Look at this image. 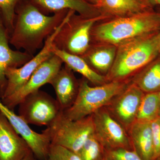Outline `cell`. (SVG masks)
I'll return each mask as SVG.
<instances>
[{"mask_svg": "<svg viewBox=\"0 0 160 160\" xmlns=\"http://www.w3.org/2000/svg\"><path fill=\"white\" fill-rule=\"evenodd\" d=\"M69 10L47 16L31 1L16 9L14 26L9 42L16 49L33 55L64 19Z\"/></svg>", "mask_w": 160, "mask_h": 160, "instance_id": "6da1fadb", "label": "cell"}, {"mask_svg": "<svg viewBox=\"0 0 160 160\" xmlns=\"http://www.w3.org/2000/svg\"><path fill=\"white\" fill-rule=\"evenodd\" d=\"M160 11L155 10L126 17L98 22L91 32V44L117 46L159 31Z\"/></svg>", "mask_w": 160, "mask_h": 160, "instance_id": "7a4b0ae2", "label": "cell"}, {"mask_svg": "<svg viewBox=\"0 0 160 160\" xmlns=\"http://www.w3.org/2000/svg\"><path fill=\"white\" fill-rule=\"evenodd\" d=\"M160 54L159 31L138 38L117 46L108 82L129 80Z\"/></svg>", "mask_w": 160, "mask_h": 160, "instance_id": "3957f363", "label": "cell"}, {"mask_svg": "<svg viewBox=\"0 0 160 160\" xmlns=\"http://www.w3.org/2000/svg\"><path fill=\"white\" fill-rule=\"evenodd\" d=\"M78 92L74 102L62 111L65 117L72 120L81 119L91 115L109 105L115 97L131 83V80L109 82L102 85L91 86L84 78L79 82Z\"/></svg>", "mask_w": 160, "mask_h": 160, "instance_id": "277c9868", "label": "cell"}, {"mask_svg": "<svg viewBox=\"0 0 160 160\" xmlns=\"http://www.w3.org/2000/svg\"><path fill=\"white\" fill-rule=\"evenodd\" d=\"M70 16L62 26L53 41L58 49L82 56L91 46V32L98 23L108 19L104 16L87 18L74 14Z\"/></svg>", "mask_w": 160, "mask_h": 160, "instance_id": "5b68a950", "label": "cell"}, {"mask_svg": "<svg viewBox=\"0 0 160 160\" xmlns=\"http://www.w3.org/2000/svg\"><path fill=\"white\" fill-rule=\"evenodd\" d=\"M42 131L49 136L51 144L62 146L78 154L86 140L94 133L92 116L72 120L65 117L62 111Z\"/></svg>", "mask_w": 160, "mask_h": 160, "instance_id": "8992f818", "label": "cell"}, {"mask_svg": "<svg viewBox=\"0 0 160 160\" xmlns=\"http://www.w3.org/2000/svg\"><path fill=\"white\" fill-rule=\"evenodd\" d=\"M18 106L20 116L38 126H49L62 112L57 100L40 90L28 95Z\"/></svg>", "mask_w": 160, "mask_h": 160, "instance_id": "52a82bcc", "label": "cell"}, {"mask_svg": "<svg viewBox=\"0 0 160 160\" xmlns=\"http://www.w3.org/2000/svg\"><path fill=\"white\" fill-rule=\"evenodd\" d=\"M74 12L69 10L61 24L46 38L39 52L26 64L19 68H9L6 72L7 86L2 98L8 97L19 90L29 79L32 73L46 60L54 54L52 46L55 38L66 21Z\"/></svg>", "mask_w": 160, "mask_h": 160, "instance_id": "ba28073f", "label": "cell"}, {"mask_svg": "<svg viewBox=\"0 0 160 160\" xmlns=\"http://www.w3.org/2000/svg\"><path fill=\"white\" fill-rule=\"evenodd\" d=\"M94 134L105 150L124 148L132 149L129 134L106 107L92 114Z\"/></svg>", "mask_w": 160, "mask_h": 160, "instance_id": "9c48e42d", "label": "cell"}, {"mask_svg": "<svg viewBox=\"0 0 160 160\" xmlns=\"http://www.w3.org/2000/svg\"><path fill=\"white\" fill-rule=\"evenodd\" d=\"M63 64L62 59L54 53L38 67L19 90L1 99L2 102L9 109L13 110L28 95L39 90L45 84H49Z\"/></svg>", "mask_w": 160, "mask_h": 160, "instance_id": "30bf717a", "label": "cell"}, {"mask_svg": "<svg viewBox=\"0 0 160 160\" xmlns=\"http://www.w3.org/2000/svg\"><path fill=\"white\" fill-rule=\"evenodd\" d=\"M145 93L131 82L125 90L112 100L106 108L112 115L128 130L136 120L138 110Z\"/></svg>", "mask_w": 160, "mask_h": 160, "instance_id": "8fae6325", "label": "cell"}, {"mask_svg": "<svg viewBox=\"0 0 160 160\" xmlns=\"http://www.w3.org/2000/svg\"><path fill=\"white\" fill-rule=\"evenodd\" d=\"M0 110L8 119L17 132L26 141L32 152L38 160H47L51 143L45 132L38 133L30 128L25 120L6 107L0 100Z\"/></svg>", "mask_w": 160, "mask_h": 160, "instance_id": "7c38bea8", "label": "cell"}, {"mask_svg": "<svg viewBox=\"0 0 160 160\" xmlns=\"http://www.w3.org/2000/svg\"><path fill=\"white\" fill-rule=\"evenodd\" d=\"M32 152L0 110V160H22Z\"/></svg>", "mask_w": 160, "mask_h": 160, "instance_id": "4fadbf2b", "label": "cell"}, {"mask_svg": "<svg viewBox=\"0 0 160 160\" xmlns=\"http://www.w3.org/2000/svg\"><path fill=\"white\" fill-rule=\"evenodd\" d=\"M9 34L0 15V98L4 96L7 86L6 72L9 68H19L29 61L33 55L9 46Z\"/></svg>", "mask_w": 160, "mask_h": 160, "instance_id": "5bb4252c", "label": "cell"}, {"mask_svg": "<svg viewBox=\"0 0 160 160\" xmlns=\"http://www.w3.org/2000/svg\"><path fill=\"white\" fill-rule=\"evenodd\" d=\"M96 6L108 19L152 11L155 6L150 0H98Z\"/></svg>", "mask_w": 160, "mask_h": 160, "instance_id": "9a60e30c", "label": "cell"}, {"mask_svg": "<svg viewBox=\"0 0 160 160\" xmlns=\"http://www.w3.org/2000/svg\"><path fill=\"white\" fill-rule=\"evenodd\" d=\"M49 84L54 89L61 110L69 108L77 96L80 84L72 70L66 65L62 66Z\"/></svg>", "mask_w": 160, "mask_h": 160, "instance_id": "2e32d148", "label": "cell"}, {"mask_svg": "<svg viewBox=\"0 0 160 160\" xmlns=\"http://www.w3.org/2000/svg\"><path fill=\"white\" fill-rule=\"evenodd\" d=\"M42 12L54 13L72 10L79 15L87 18L102 15L96 5L86 0H30Z\"/></svg>", "mask_w": 160, "mask_h": 160, "instance_id": "e0dca14e", "label": "cell"}, {"mask_svg": "<svg viewBox=\"0 0 160 160\" xmlns=\"http://www.w3.org/2000/svg\"><path fill=\"white\" fill-rule=\"evenodd\" d=\"M128 130L133 149L143 160H152L153 146L151 122L135 121Z\"/></svg>", "mask_w": 160, "mask_h": 160, "instance_id": "ac0fdd59", "label": "cell"}, {"mask_svg": "<svg viewBox=\"0 0 160 160\" xmlns=\"http://www.w3.org/2000/svg\"><path fill=\"white\" fill-rule=\"evenodd\" d=\"M117 51V46L114 45L91 44L82 57L96 71L106 75L113 65Z\"/></svg>", "mask_w": 160, "mask_h": 160, "instance_id": "d6986e66", "label": "cell"}, {"mask_svg": "<svg viewBox=\"0 0 160 160\" xmlns=\"http://www.w3.org/2000/svg\"><path fill=\"white\" fill-rule=\"evenodd\" d=\"M52 52L72 71L82 75L88 82L93 85L99 86L108 82L106 76L100 74L92 69L82 57L60 50L53 45Z\"/></svg>", "mask_w": 160, "mask_h": 160, "instance_id": "ffe728a7", "label": "cell"}, {"mask_svg": "<svg viewBox=\"0 0 160 160\" xmlns=\"http://www.w3.org/2000/svg\"><path fill=\"white\" fill-rule=\"evenodd\" d=\"M146 93L160 91V54L131 80Z\"/></svg>", "mask_w": 160, "mask_h": 160, "instance_id": "44dd1931", "label": "cell"}, {"mask_svg": "<svg viewBox=\"0 0 160 160\" xmlns=\"http://www.w3.org/2000/svg\"><path fill=\"white\" fill-rule=\"evenodd\" d=\"M160 91L145 93L136 121L151 122L159 117Z\"/></svg>", "mask_w": 160, "mask_h": 160, "instance_id": "7402d4cb", "label": "cell"}, {"mask_svg": "<svg viewBox=\"0 0 160 160\" xmlns=\"http://www.w3.org/2000/svg\"><path fill=\"white\" fill-rule=\"evenodd\" d=\"M105 151L93 133L86 140L78 154L81 160H103Z\"/></svg>", "mask_w": 160, "mask_h": 160, "instance_id": "603a6c76", "label": "cell"}, {"mask_svg": "<svg viewBox=\"0 0 160 160\" xmlns=\"http://www.w3.org/2000/svg\"><path fill=\"white\" fill-rule=\"evenodd\" d=\"M19 1V0H0V15L9 36L13 30L16 9Z\"/></svg>", "mask_w": 160, "mask_h": 160, "instance_id": "cb8c5ba5", "label": "cell"}, {"mask_svg": "<svg viewBox=\"0 0 160 160\" xmlns=\"http://www.w3.org/2000/svg\"><path fill=\"white\" fill-rule=\"evenodd\" d=\"M103 160H143L135 150L118 148L105 150Z\"/></svg>", "mask_w": 160, "mask_h": 160, "instance_id": "d4e9b609", "label": "cell"}, {"mask_svg": "<svg viewBox=\"0 0 160 160\" xmlns=\"http://www.w3.org/2000/svg\"><path fill=\"white\" fill-rule=\"evenodd\" d=\"M49 160H81L79 155L73 152L58 145L51 144L49 152Z\"/></svg>", "mask_w": 160, "mask_h": 160, "instance_id": "484cf974", "label": "cell"}, {"mask_svg": "<svg viewBox=\"0 0 160 160\" xmlns=\"http://www.w3.org/2000/svg\"><path fill=\"white\" fill-rule=\"evenodd\" d=\"M153 141V156L152 160H160V118L151 122Z\"/></svg>", "mask_w": 160, "mask_h": 160, "instance_id": "4316f807", "label": "cell"}, {"mask_svg": "<svg viewBox=\"0 0 160 160\" xmlns=\"http://www.w3.org/2000/svg\"><path fill=\"white\" fill-rule=\"evenodd\" d=\"M22 160H38L35 156L32 153V152H31L29 154L27 155V156L23 159Z\"/></svg>", "mask_w": 160, "mask_h": 160, "instance_id": "83f0119b", "label": "cell"}, {"mask_svg": "<svg viewBox=\"0 0 160 160\" xmlns=\"http://www.w3.org/2000/svg\"><path fill=\"white\" fill-rule=\"evenodd\" d=\"M150 1L154 6H160V0H150Z\"/></svg>", "mask_w": 160, "mask_h": 160, "instance_id": "f1b7e54d", "label": "cell"}, {"mask_svg": "<svg viewBox=\"0 0 160 160\" xmlns=\"http://www.w3.org/2000/svg\"><path fill=\"white\" fill-rule=\"evenodd\" d=\"M88 1L89 2L92 3V4H94L95 5H96L98 2V0H86Z\"/></svg>", "mask_w": 160, "mask_h": 160, "instance_id": "f546056e", "label": "cell"}, {"mask_svg": "<svg viewBox=\"0 0 160 160\" xmlns=\"http://www.w3.org/2000/svg\"><path fill=\"white\" fill-rule=\"evenodd\" d=\"M159 10H160V8L159 9ZM159 31H160V30H159Z\"/></svg>", "mask_w": 160, "mask_h": 160, "instance_id": "4dcf8cb0", "label": "cell"}, {"mask_svg": "<svg viewBox=\"0 0 160 160\" xmlns=\"http://www.w3.org/2000/svg\"><path fill=\"white\" fill-rule=\"evenodd\" d=\"M159 117L160 118V113Z\"/></svg>", "mask_w": 160, "mask_h": 160, "instance_id": "1f68e13d", "label": "cell"}, {"mask_svg": "<svg viewBox=\"0 0 160 160\" xmlns=\"http://www.w3.org/2000/svg\"><path fill=\"white\" fill-rule=\"evenodd\" d=\"M47 160H49V159H47Z\"/></svg>", "mask_w": 160, "mask_h": 160, "instance_id": "d6a6232c", "label": "cell"}, {"mask_svg": "<svg viewBox=\"0 0 160 160\" xmlns=\"http://www.w3.org/2000/svg\"></svg>", "mask_w": 160, "mask_h": 160, "instance_id": "836d02e7", "label": "cell"}]
</instances>
